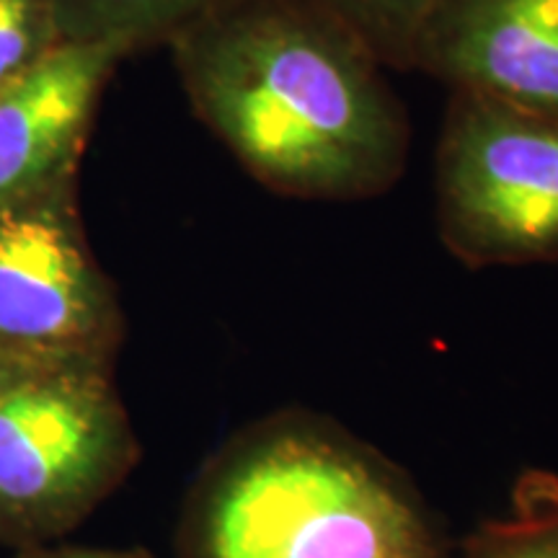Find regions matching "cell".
<instances>
[{
	"label": "cell",
	"mask_w": 558,
	"mask_h": 558,
	"mask_svg": "<svg viewBox=\"0 0 558 558\" xmlns=\"http://www.w3.org/2000/svg\"><path fill=\"white\" fill-rule=\"evenodd\" d=\"M197 120L269 192L369 199L407 171L386 65L303 0H228L169 45Z\"/></svg>",
	"instance_id": "6da1fadb"
},
{
	"label": "cell",
	"mask_w": 558,
	"mask_h": 558,
	"mask_svg": "<svg viewBox=\"0 0 558 558\" xmlns=\"http://www.w3.org/2000/svg\"><path fill=\"white\" fill-rule=\"evenodd\" d=\"M192 543L194 558H437L399 481L303 424L256 432L215 465Z\"/></svg>",
	"instance_id": "7a4b0ae2"
},
{
	"label": "cell",
	"mask_w": 558,
	"mask_h": 558,
	"mask_svg": "<svg viewBox=\"0 0 558 558\" xmlns=\"http://www.w3.org/2000/svg\"><path fill=\"white\" fill-rule=\"evenodd\" d=\"M435 166L452 256L476 269L558 262V120L450 90Z\"/></svg>",
	"instance_id": "3957f363"
},
{
	"label": "cell",
	"mask_w": 558,
	"mask_h": 558,
	"mask_svg": "<svg viewBox=\"0 0 558 558\" xmlns=\"http://www.w3.org/2000/svg\"><path fill=\"white\" fill-rule=\"evenodd\" d=\"M135 460L104 367L21 375L0 396V538H41L81 520Z\"/></svg>",
	"instance_id": "277c9868"
},
{
	"label": "cell",
	"mask_w": 558,
	"mask_h": 558,
	"mask_svg": "<svg viewBox=\"0 0 558 558\" xmlns=\"http://www.w3.org/2000/svg\"><path fill=\"white\" fill-rule=\"evenodd\" d=\"M122 331L114 284L83 228L78 179L0 209V357L109 369Z\"/></svg>",
	"instance_id": "5b68a950"
},
{
	"label": "cell",
	"mask_w": 558,
	"mask_h": 558,
	"mask_svg": "<svg viewBox=\"0 0 558 558\" xmlns=\"http://www.w3.org/2000/svg\"><path fill=\"white\" fill-rule=\"evenodd\" d=\"M409 70L558 120V0H435Z\"/></svg>",
	"instance_id": "8992f818"
},
{
	"label": "cell",
	"mask_w": 558,
	"mask_h": 558,
	"mask_svg": "<svg viewBox=\"0 0 558 558\" xmlns=\"http://www.w3.org/2000/svg\"><path fill=\"white\" fill-rule=\"evenodd\" d=\"M122 60L109 47L62 45L0 90V209L78 179L101 96Z\"/></svg>",
	"instance_id": "52a82bcc"
},
{
	"label": "cell",
	"mask_w": 558,
	"mask_h": 558,
	"mask_svg": "<svg viewBox=\"0 0 558 558\" xmlns=\"http://www.w3.org/2000/svg\"><path fill=\"white\" fill-rule=\"evenodd\" d=\"M228 0H52L62 45H96L124 58L169 47Z\"/></svg>",
	"instance_id": "ba28073f"
},
{
	"label": "cell",
	"mask_w": 558,
	"mask_h": 558,
	"mask_svg": "<svg viewBox=\"0 0 558 558\" xmlns=\"http://www.w3.org/2000/svg\"><path fill=\"white\" fill-rule=\"evenodd\" d=\"M339 21L388 70L411 68V47L435 0H303Z\"/></svg>",
	"instance_id": "9c48e42d"
},
{
	"label": "cell",
	"mask_w": 558,
	"mask_h": 558,
	"mask_svg": "<svg viewBox=\"0 0 558 558\" xmlns=\"http://www.w3.org/2000/svg\"><path fill=\"white\" fill-rule=\"evenodd\" d=\"M62 47L52 0H0V90Z\"/></svg>",
	"instance_id": "30bf717a"
},
{
	"label": "cell",
	"mask_w": 558,
	"mask_h": 558,
	"mask_svg": "<svg viewBox=\"0 0 558 558\" xmlns=\"http://www.w3.org/2000/svg\"><path fill=\"white\" fill-rule=\"evenodd\" d=\"M473 558H558V512L520 514L488 533Z\"/></svg>",
	"instance_id": "8fae6325"
},
{
	"label": "cell",
	"mask_w": 558,
	"mask_h": 558,
	"mask_svg": "<svg viewBox=\"0 0 558 558\" xmlns=\"http://www.w3.org/2000/svg\"><path fill=\"white\" fill-rule=\"evenodd\" d=\"M26 373H32V369L19 365V362H13V360L0 357V396H3L5 390H9L13 383H16L21 375H26Z\"/></svg>",
	"instance_id": "7c38bea8"
},
{
	"label": "cell",
	"mask_w": 558,
	"mask_h": 558,
	"mask_svg": "<svg viewBox=\"0 0 558 558\" xmlns=\"http://www.w3.org/2000/svg\"><path fill=\"white\" fill-rule=\"evenodd\" d=\"M50 558H132V556H117V554H94V550H70V554L50 556Z\"/></svg>",
	"instance_id": "4fadbf2b"
}]
</instances>
